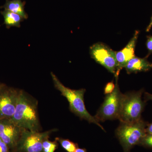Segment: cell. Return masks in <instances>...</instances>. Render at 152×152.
<instances>
[{
  "mask_svg": "<svg viewBox=\"0 0 152 152\" xmlns=\"http://www.w3.org/2000/svg\"><path fill=\"white\" fill-rule=\"evenodd\" d=\"M148 124L142 118L134 122H121L116 130L115 134L124 152H130L134 146L140 145L147 134L146 129Z\"/></svg>",
  "mask_w": 152,
  "mask_h": 152,
  "instance_id": "3957f363",
  "label": "cell"
},
{
  "mask_svg": "<svg viewBox=\"0 0 152 152\" xmlns=\"http://www.w3.org/2000/svg\"><path fill=\"white\" fill-rule=\"evenodd\" d=\"M145 99L147 101H152V94L149 93L145 92Z\"/></svg>",
  "mask_w": 152,
  "mask_h": 152,
  "instance_id": "44dd1931",
  "label": "cell"
},
{
  "mask_svg": "<svg viewBox=\"0 0 152 152\" xmlns=\"http://www.w3.org/2000/svg\"><path fill=\"white\" fill-rule=\"evenodd\" d=\"M1 14L4 17V24L8 29L12 27L20 28L21 26V23L24 20L18 14L7 10L2 11Z\"/></svg>",
  "mask_w": 152,
  "mask_h": 152,
  "instance_id": "4fadbf2b",
  "label": "cell"
},
{
  "mask_svg": "<svg viewBox=\"0 0 152 152\" xmlns=\"http://www.w3.org/2000/svg\"><path fill=\"white\" fill-rule=\"evenodd\" d=\"M146 131L147 134L152 135V123L151 124H148L146 129Z\"/></svg>",
  "mask_w": 152,
  "mask_h": 152,
  "instance_id": "ffe728a7",
  "label": "cell"
},
{
  "mask_svg": "<svg viewBox=\"0 0 152 152\" xmlns=\"http://www.w3.org/2000/svg\"><path fill=\"white\" fill-rule=\"evenodd\" d=\"M115 79V87L113 91L106 95L104 102L94 116L99 123L118 118L123 94L120 91L118 83V77H117Z\"/></svg>",
  "mask_w": 152,
  "mask_h": 152,
  "instance_id": "5b68a950",
  "label": "cell"
},
{
  "mask_svg": "<svg viewBox=\"0 0 152 152\" xmlns=\"http://www.w3.org/2000/svg\"><path fill=\"white\" fill-rule=\"evenodd\" d=\"M37 106L38 102L35 99L20 90L15 113L10 120L22 129L40 132L41 126Z\"/></svg>",
  "mask_w": 152,
  "mask_h": 152,
  "instance_id": "6da1fadb",
  "label": "cell"
},
{
  "mask_svg": "<svg viewBox=\"0 0 152 152\" xmlns=\"http://www.w3.org/2000/svg\"><path fill=\"white\" fill-rule=\"evenodd\" d=\"M24 6L25 3L21 0H7L5 4L1 8L18 14L24 19H27L28 15L25 12Z\"/></svg>",
  "mask_w": 152,
  "mask_h": 152,
  "instance_id": "7c38bea8",
  "label": "cell"
},
{
  "mask_svg": "<svg viewBox=\"0 0 152 152\" xmlns=\"http://www.w3.org/2000/svg\"><path fill=\"white\" fill-rule=\"evenodd\" d=\"M143 89L122 94L118 119L121 122L132 123L141 119L145 105L142 100Z\"/></svg>",
  "mask_w": 152,
  "mask_h": 152,
  "instance_id": "277c9868",
  "label": "cell"
},
{
  "mask_svg": "<svg viewBox=\"0 0 152 152\" xmlns=\"http://www.w3.org/2000/svg\"><path fill=\"white\" fill-rule=\"evenodd\" d=\"M57 129L44 132L23 129L16 147L12 152H42V143L50 134Z\"/></svg>",
  "mask_w": 152,
  "mask_h": 152,
  "instance_id": "8992f818",
  "label": "cell"
},
{
  "mask_svg": "<svg viewBox=\"0 0 152 152\" xmlns=\"http://www.w3.org/2000/svg\"><path fill=\"white\" fill-rule=\"evenodd\" d=\"M115 87V84L114 83L113 81L108 83L106 85L104 88V94L105 95L109 94H111L113 91Z\"/></svg>",
  "mask_w": 152,
  "mask_h": 152,
  "instance_id": "e0dca14e",
  "label": "cell"
},
{
  "mask_svg": "<svg viewBox=\"0 0 152 152\" xmlns=\"http://www.w3.org/2000/svg\"><path fill=\"white\" fill-rule=\"evenodd\" d=\"M139 34V31H136L132 38L126 47L119 51H115L117 71L115 77H118L121 71L125 68L128 62L135 56V50Z\"/></svg>",
  "mask_w": 152,
  "mask_h": 152,
  "instance_id": "30bf717a",
  "label": "cell"
},
{
  "mask_svg": "<svg viewBox=\"0 0 152 152\" xmlns=\"http://www.w3.org/2000/svg\"><path fill=\"white\" fill-rule=\"evenodd\" d=\"M152 27V18H151V22H150L148 26L147 27V28L146 29V31L148 32L151 29V28Z\"/></svg>",
  "mask_w": 152,
  "mask_h": 152,
  "instance_id": "603a6c76",
  "label": "cell"
},
{
  "mask_svg": "<svg viewBox=\"0 0 152 152\" xmlns=\"http://www.w3.org/2000/svg\"><path fill=\"white\" fill-rule=\"evenodd\" d=\"M124 68L128 74L146 72L152 69V63L150 62L147 58L135 56L128 62Z\"/></svg>",
  "mask_w": 152,
  "mask_h": 152,
  "instance_id": "8fae6325",
  "label": "cell"
},
{
  "mask_svg": "<svg viewBox=\"0 0 152 152\" xmlns=\"http://www.w3.org/2000/svg\"><path fill=\"white\" fill-rule=\"evenodd\" d=\"M146 47L149 53H152V36H148L147 38Z\"/></svg>",
  "mask_w": 152,
  "mask_h": 152,
  "instance_id": "d6986e66",
  "label": "cell"
},
{
  "mask_svg": "<svg viewBox=\"0 0 152 152\" xmlns=\"http://www.w3.org/2000/svg\"><path fill=\"white\" fill-rule=\"evenodd\" d=\"M10 149L7 145L0 138V152H10Z\"/></svg>",
  "mask_w": 152,
  "mask_h": 152,
  "instance_id": "ac0fdd59",
  "label": "cell"
},
{
  "mask_svg": "<svg viewBox=\"0 0 152 152\" xmlns=\"http://www.w3.org/2000/svg\"><path fill=\"white\" fill-rule=\"evenodd\" d=\"M58 147V142H52L46 139L42 143V152H54Z\"/></svg>",
  "mask_w": 152,
  "mask_h": 152,
  "instance_id": "9a60e30c",
  "label": "cell"
},
{
  "mask_svg": "<svg viewBox=\"0 0 152 152\" xmlns=\"http://www.w3.org/2000/svg\"><path fill=\"white\" fill-rule=\"evenodd\" d=\"M56 140L60 143L63 148L67 152H75L78 148L77 144L67 139L56 138Z\"/></svg>",
  "mask_w": 152,
  "mask_h": 152,
  "instance_id": "5bb4252c",
  "label": "cell"
},
{
  "mask_svg": "<svg viewBox=\"0 0 152 152\" xmlns=\"http://www.w3.org/2000/svg\"><path fill=\"white\" fill-rule=\"evenodd\" d=\"M20 90L6 85L0 91V119H10L15 111Z\"/></svg>",
  "mask_w": 152,
  "mask_h": 152,
  "instance_id": "ba28073f",
  "label": "cell"
},
{
  "mask_svg": "<svg viewBox=\"0 0 152 152\" xmlns=\"http://www.w3.org/2000/svg\"><path fill=\"white\" fill-rule=\"evenodd\" d=\"M6 85L5 84L2 83H0V91L3 88L6 86Z\"/></svg>",
  "mask_w": 152,
  "mask_h": 152,
  "instance_id": "cb8c5ba5",
  "label": "cell"
},
{
  "mask_svg": "<svg viewBox=\"0 0 152 152\" xmlns=\"http://www.w3.org/2000/svg\"><path fill=\"white\" fill-rule=\"evenodd\" d=\"M140 145L152 148V135L147 134L142 139Z\"/></svg>",
  "mask_w": 152,
  "mask_h": 152,
  "instance_id": "2e32d148",
  "label": "cell"
},
{
  "mask_svg": "<svg viewBox=\"0 0 152 152\" xmlns=\"http://www.w3.org/2000/svg\"><path fill=\"white\" fill-rule=\"evenodd\" d=\"M91 58L95 61L106 68L115 75L117 71L115 51L102 42L94 44L90 47Z\"/></svg>",
  "mask_w": 152,
  "mask_h": 152,
  "instance_id": "52a82bcc",
  "label": "cell"
},
{
  "mask_svg": "<svg viewBox=\"0 0 152 152\" xmlns=\"http://www.w3.org/2000/svg\"><path fill=\"white\" fill-rule=\"evenodd\" d=\"M54 86L61 93L62 95L66 98L69 104L71 111L78 116L81 119L88 121L97 125L103 130L105 131L103 127L87 111L84 102V94L86 90L82 88L72 90L66 87L60 82L59 80L53 73L51 72Z\"/></svg>",
  "mask_w": 152,
  "mask_h": 152,
  "instance_id": "7a4b0ae2",
  "label": "cell"
},
{
  "mask_svg": "<svg viewBox=\"0 0 152 152\" xmlns=\"http://www.w3.org/2000/svg\"><path fill=\"white\" fill-rule=\"evenodd\" d=\"M23 130L10 119H0V138L12 152L16 147Z\"/></svg>",
  "mask_w": 152,
  "mask_h": 152,
  "instance_id": "9c48e42d",
  "label": "cell"
},
{
  "mask_svg": "<svg viewBox=\"0 0 152 152\" xmlns=\"http://www.w3.org/2000/svg\"><path fill=\"white\" fill-rule=\"evenodd\" d=\"M75 152H87L85 148H78Z\"/></svg>",
  "mask_w": 152,
  "mask_h": 152,
  "instance_id": "7402d4cb",
  "label": "cell"
}]
</instances>
